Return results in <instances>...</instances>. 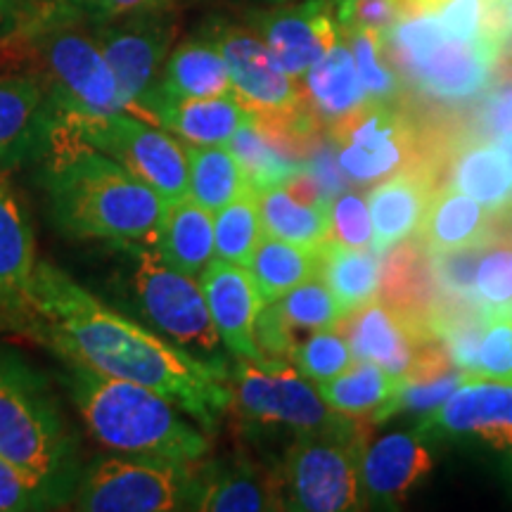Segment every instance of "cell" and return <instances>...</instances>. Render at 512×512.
<instances>
[{"label": "cell", "mask_w": 512, "mask_h": 512, "mask_svg": "<svg viewBox=\"0 0 512 512\" xmlns=\"http://www.w3.org/2000/svg\"><path fill=\"white\" fill-rule=\"evenodd\" d=\"M27 335L53 356L155 389L204 432L219 430L233 403L230 373L190 356L50 261L36 264Z\"/></svg>", "instance_id": "cell-1"}, {"label": "cell", "mask_w": 512, "mask_h": 512, "mask_svg": "<svg viewBox=\"0 0 512 512\" xmlns=\"http://www.w3.org/2000/svg\"><path fill=\"white\" fill-rule=\"evenodd\" d=\"M38 188L48 219L79 242L155 240L164 200L105 152L74 136L60 117L53 145L41 157Z\"/></svg>", "instance_id": "cell-2"}, {"label": "cell", "mask_w": 512, "mask_h": 512, "mask_svg": "<svg viewBox=\"0 0 512 512\" xmlns=\"http://www.w3.org/2000/svg\"><path fill=\"white\" fill-rule=\"evenodd\" d=\"M55 358L60 361L57 377L83 425L112 453L174 463H197L207 456V434L174 401L138 382L102 375L74 358Z\"/></svg>", "instance_id": "cell-3"}, {"label": "cell", "mask_w": 512, "mask_h": 512, "mask_svg": "<svg viewBox=\"0 0 512 512\" xmlns=\"http://www.w3.org/2000/svg\"><path fill=\"white\" fill-rule=\"evenodd\" d=\"M105 261L107 302L209 366L230 373L228 354L204 302L200 280L176 271L152 240L95 242Z\"/></svg>", "instance_id": "cell-4"}, {"label": "cell", "mask_w": 512, "mask_h": 512, "mask_svg": "<svg viewBox=\"0 0 512 512\" xmlns=\"http://www.w3.org/2000/svg\"><path fill=\"white\" fill-rule=\"evenodd\" d=\"M0 458L27 475L50 510L72 503L81 477L79 437L48 377L0 347Z\"/></svg>", "instance_id": "cell-5"}, {"label": "cell", "mask_w": 512, "mask_h": 512, "mask_svg": "<svg viewBox=\"0 0 512 512\" xmlns=\"http://www.w3.org/2000/svg\"><path fill=\"white\" fill-rule=\"evenodd\" d=\"M76 10L55 3L31 27L38 69L60 117H107L131 112L117 76L107 64L95 31L81 27Z\"/></svg>", "instance_id": "cell-6"}, {"label": "cell", "mask_w": 512, "mask_h": 512, "mask_svg": "<svg viewBox=\"0 0 512 512\" xmlns=\"http://www.w3.org/2000/svg\"><path fill=\"white\" fill-rule=\"evenodd\" d=\"M382 43L415 88L446 102L484 91L501 57V46L446 34L432 15L401 17L384 31Z\"/></svg>", "instance_id": "cell-7"}, {"label": "cell", "mask_w": 512, "mask_h": 512, "mask_svg": "<svg viewBox=\"0 0 512 512\" xmlns=\"http://www.w3.org/2000/svg\"><path fill=\"white\" fill-rule=\"evenodd\" d=\"M363 439L358 422L344 430L297 434L278 467L285 510L347 512L363 508Z\"/></svg>", "instance_id": "cell-8"}, {"label": "cell", "mask_w": 512, "mask_h": 512, "mask_svg": "<svg viewBox=\"0 0 512 512\" xmlns=\"http://www.w3.org/2000/svg\"><path fill=\"white\" fill-rule=\"evenodd\" d=\"M197 463H174L128 453L95 458L81 470L72 508L83 512L192 510L197 494Z\"/></svg>", "instance_id": "cell-9"}, {"label": "cell", "mask_w": 512, "mask_h": 512, "mask_svg": "<svg viewBox=\"0 0 512 512\" xmlns=\"http://www.w3.org/2000/svg\"><path fill=\"white\" fill-rule=\"evenodd\" d=\"M235 411L252 427H285L294 434L344 430L356 418L337 413L320 396L316 384L299 373L290 361H247L235 358L230 368Z\"/></svg>", "instance_id": "cell-10"}, {"label": "cell", "mask_w": 512, "mask_h": 512, "mask_svg": "<svg viewBox=\"0 0 512 512\" xmlns=\"http://www.w3.org/2000/svg\"><path fill=\"white\" fill-rule=\"evenodd\" d=\"M74 136L131 171L150 185L164 204L181 200L190 192L185 145L162 126L150 124L131 112L107 117H62Z\"/></svg>", "instance_id": "cell-11"}, {"label": "cell", "mask_w": 512, "mask_h": 512, "mask_svg": "<svg viewBox=\"0 0 512 512\" xmlns=\"http://www.w3.org/2000/svg\"><path fill=\"white\" fill-rule=\"evenodd\" d=\"M330 133L339 169L354 183L382 181L406 169L422 174L415 128L392 102L366 100Z\"/></svg>", "instance_id": "cell-12"}, {"label": "cell", "mask_w": 512, "mask_h": 512, "mask_svg": "<svg viewBox=\"0 0 512 512\" xmlns=\"http://www.w3.org/2000/svg\"><path fill=\"white\" fill-rule=\"evenodd\" d=\"M174 31L169 10L98 22L95 38L136 117H140V100L152 91L162 74L174 43Z\"/></svg>", "instance_id": "cell-13"}, {"label": "cell", "mask_w": 512, "mask_h": 512, "mask_svg": "<svg viewBox=\"0 0 512 512\" xmlns=\"http://www.w3.org/2000/svg\"><path fill=\"white\" fill-rule=\"evenodd\" d=\"M57 128L60 112L38 76H0V174L41 162Z\"/></svg>", "instance_id": "cell-14"}, {"label": "cell", "mask_w": 512, "mask_h": 512, "mask_svg": "<svg viewBox=\"0 0 512 512\" xmlns=\"http://www.w3.org/2000/svg\"><path fill=\"white\" fill-rule=\"evenodd\" d=\"M256 36L266 43L275 60L294 81L342 41L332 0H304L292 8H280L256 17Z\"/></svg>", "instance_id": "cell-15"}, {"label": "cell", "mask_w": 512, "mask_h": 512, "mask_svg": "<svg viewBox=\"0 0 512 512\" xmlns=\"http://www.w3.org/2000/svg\"><path fill=\"white\" fill-rule=\"evenodd\" d=\"M337 328L349 339L356 361H370L387 373L403 377L418 344L434 335L427 318L394 309L380 297L347 313Z\"/></svg>", "instance_id": "cell-16"}, {"label": "cell", "mask_w": 512, "mask_h": 512, "mask_svg": "<svg viewBox=\"0 0 512 512\" xmlns=\"http://www.w3.org/2000/svg\"><path fill=\"white\" fill-rule=\"evenodd\" d=\"M36 264L29 214L0 174V330L27 335Z\"/></svg>", "instance_id": "cell-17"}, {"label": "cell", "mask_w": 512, "mask_h": 512, "mask_svg": "<svg viewBox=\"0 0 512 512\" xmlns=\"http://www.w3.org/2000/svg\"><path fill=\"white\" fill-rule=\"evenodd\" d=\"M197 280H200L204 302L226 351L235 358H247L256 363L266 361L254 339L256 318L266 304L247 268L214 256Z\"/></svg>", "instance_id": "cell-18"}, {"label": "cell", "mask_w": 512, "mask_h": 512, "mask_svg": "<svg viewBox=\"0 0 512 512\" xmlns=\"http://www.w3.org/2000/svg\"><path fill=\"white\" fill-rule=\"evenodd\" d=\"M420 434H472L496 451H512V384L472 377L427 415Z\"/></svg>", "instance_id": "cell-19"}, {"label": "cell", "mask_w": 512, "mask_h": 512, "mask_svg": "<svg viewBox=\"0 0 512 512\" xmlns=\"http://www.w3.org/2000/svg\"><path fill=\"white\" fill-rule=\"evenodd\" d=\"M259 214L268 238L302 247H323L332 233V200L311 171H302L283 185L256 192Z\"/></svg>", "instance_id": "cell-20"}, {"label": "cell", "mask_w": 512, "mask_h": 512, "mask_svg": "<svg viewBox=\"0 0 512 512\" xmlns=\"http://www.w3.org/2000/svg\"><path fill=\"white\" fill-rule=\"evenodd\" d=\"M138 110L140 117L188 145H228L240 126L256 119L235 93L216 98H166L147 93Z\"/></svg>", "instance_id": "cell-21"}, {"label": "cell", "mask_w": 512, "mask_h": 512, "mask_svg": "<svg viewBox=\"0 0 512 512\" xmlns=\"http://www.w3.org/2000/svg\"><path fill=\"white\" fill-rule=\"evenodd\" d=\"M192 510L268 512L285 510L275 472H264L245 458L197 463V494Z\"/></svg>", "instance_id": "cell-22"}, {"label": "cell", "mask_w": 512, "mask_h": 512, "mask_svg": "<svg viewBox=\"0 0 512 512\" xmlns=\"http://www.w3.org/2000/svg\"><path fill=\"white\" fill-rule=\"evenodd\" d=\"M498 211L453 185H441L418 228V238L432 254L465 247H484L496 238Z\"/></svg>", "instance_id": "cell-23"}, {"label": "cell", "mask_w": 512, "mask_h": 512, "mask_svg": "<svg viewBox=\"0 0 512 512\" xmlns=\"http://www.w3.org/2000/svg\"><path fill=\"white\" fill-rule=\"evenodd\" d=\"M434 192L437 185L432 178L413 169L382 178V183L368 192L366 200L375 233L373 249L377 254L382 256L389 247L418 233Z\"/></svg>", "instance_id": "cell-24"}, {"label": "cell", "mask_w": 512, "mask_h": 512, "mask_svg": "<svg viewBox=\"0 0 512 512\" xmlns=\"http://www.w3.org/2000/svg\"><path fill=\"white\" fill-rule=\"evenodd\" d=\"M432 467V453L420 434H387L363 451V491L375 503H399Z\"/></svg>", "instance_id": "cell-25"}, {"label": "cell", "mask_w": 512, "mask_h": 512, "mask_svg": "<svg viewBox=\"0 0 512 512\" xmlns=\"http://www.w3.org/2000/svg\"><path fill=\"white\" fill-rule=\"evenodd\" d=\"M152 242L166 264L192 278H200L216 256L214 211L204 209L190 195L164 204Z\"/></svg>", "instance_id": "cell-26"}, {"label": "cell", "mask_w": 512, "mask_h": 512, "mask_svg": "<svg viewBox=\"0 0 512 512\" xmlns=\"http://www.w3.org/2000/svg\"><path fill=\"white\" fill-rule=\"evenodd\" d=\"M382 302L394 309L430 318L439 299L437 278H434L432 252L418 235L401 240L382 254L380 294Z\"/></svg>", "instance_id": "cell-27"}, {"label": "cell", "mask_w": 512, "mask_h": 512, "mask_svg": "<svg viewBox=\"0 0 512 512\" xmlns=\"http://www.w3.org/2000/svg\"><path fill=\"white\" fill-rule=\"evenodd\" d=\"M150 93L166 98H216L233 93L228 64L211 34L188 38L171 50Z\"/></svg>", "instance_id": "cell-28"}, {"label": "cell", "mask_w": 512, "mask_h": 512, "mask_svg": "<svg viewBox=\"0 0 512 512\" xmlns=\"http://www.w3.org/2000/svg\"><path fill=\"white\" fill-rule=\"evenodd\" d=\"M299 88L306 107L316 114L323 128H332L368 100L358 79L354 53L344 41L335 43L328 55L313 64L299 81Z\"/></svg>", "instance_id": "cell-29"}, {"label": "cell", "mask_w": 512, "mask_h": 512, "mask_svg": "<svg viewBox=\"0 0 512 512\" xmlns=\"http://www.w3.org/2000/svg\"><path fill=\"white\" fill-rule=\"evenodd\" d=\"M380 273L382 256L375 249L347 247L335 240L320 247V278L335 294L344 316L380 294Z\"/></svg>", "instance_id": "cell-30"}, {"label": "cell", "mask_w": 512, "mask_h": 512, "mask_svg": "<svg viewBox=\"0 0 512 512\" xmlns=\"http://www.w3.org/2000/svg\"><path fill=\"white\" fill-rule=\"evenodd\" d=\"M247 271L264 304H273L294 287L320 275V247L292 245V242L266 235L256 247Z\"/></svg>", "instance_id": "cell-31"}, {"label": "cell", "mask_w": 512, "mask_h": 512, "mask_svg": "<svg viewBox=\"0 0 512 512\" xmlns=\"http://www.w3.org/2000/svg\"><path fill=\"white\" fill-rule=\"evenodd\" d=\"M453 188L489 209L512 204V171L496 143H465L451 155Z\"/></svg>", "instance_id": "cell-32"}, {"label": "cell", "mask_w": 512, "mask_h": 512, "mask_svg": "<svg viewBox=\"0 0 512 512\" xmlns=\"http://www.w3.org/2000/svg\"><path fill=\"white\" fill-rule=\"evenodd\" d=\"M406 384V377L387 373L370 361H354L351 366L330 380L318 382L316 389L337 413L361 418L373 415L387 406Z\"/></svg>", "instance_id": "cell-33"}, {"label": "cell", "mask_w": 512, "mask_h": 512, "mask_svg": "<svg viewBox=\"0 0 512 512\" xmlns=\"http://www.w3.org/2000/svg\"><path fill=\"white\" fill-rule=\"evenodd\" d=\"M228 147L238 157L249 188L254 192L283 185L306 169L302 159L294 155L290 147L280 143L266 126H261L259 119L240 126L238 133L230 138Z\"/></svg>", "instance_id": "cell-34"}, {"label": "cell", "mask_w": 512, "mask_h": 512, "mask_svg": "<svg viewBox=\"0 0 512 512\" xmlns=\"http://www.w3.org/2000/svg\"><path fill=\"white\" fill-rule=\"evenodd\" d=\"M188 195L204 209L219 211L249 190L247 176L228 145H188Z\"/></svg>", "instance_id": "cell-35"}, {"label": "cell", "mask_w": 512, "mask_h": 512, "mask_svg": "<svg viewBox=\"0 0 512 512\" xmlns=\"http://www.w3.org/2000/svg\"><path fill=\"white\" fill-rule=\"evenodd\" d=\"M264 238L266 233L259 214V200L252 188L214 214L216 259L247 268Z\"/></svg>", "instance_id": "cell-36"}, {"label": "cell", "mask_w": 512, "mask_h": 512, "mask_svg": "<svg viewBox=\"0 0 512 512\" xmlns=\"http://www.w3.org/2000/svg\"><path fill=\"white\" fill-rule=\"evenodd\" d=\"M356 361L349 339L339 328L313 330L297 342L290 363L313 384L344 373Z\"/></svg>", "instance_id": "cell-37"}, {"label": "cell", "mask_w": 512, "mask_h": 512, "mask_svg": "<svg viewBox=\"0 0 512 512\" xmlns=\"http://www.w3.org/2000/svg\"><path fill=\"white\" fill-rule=\"evenodd\" d=\"M275 304H278L280 313L297 335H302V332L309 335V332L323 328H337L344 316L335 294L330 292V287L325 285L320 275L294 287Z\"/></svg>", "instance_id": "cell-38"}, {"label": "cell", "mask_w": 512, "mask_h": 512, "mask_svg": "<svg viewBox=\"0 0 512 512\" xmlns=\"http://www.w3.org/2000/svg\"><path fill=\"white\" fill-rule=\"evenodd\" d=\"M347 34L366 98L375 102H392L401 83L392 67L382 60V34L375 29H351Z\"/></svg>", "instance_id": "cell-39"}, {"label": "cell", "mask_w": 512, "mask_h": 512, "mask_svg": "<svg viewBox=\"0 0 512 512\" xmlns=\"http://www.w3.org/2000/svg\"><path fill=\"white\" fill-rule=\"evenodd\" d=\"M475 375L465 373V370L453 368L451 373L437 377L432 382H406L399 389V394L394 396L387 406H382L373 418V422H384L399 413H434L437 408L444 406V401L451 396L460 384L472 380Z\"/></svg>", "instance_id": "cell-40"}, {"label": "cell", "mask_w": 512, "mask_h": 512, "mask_svg": "<svg viewBox=\"0 0 512 512\" xmlns=\"http://www.w3.org/2000/svg\"><path fill=\"white\" fill-rule=\"evenodd\" d=\"M475 375L484 380L512 384V316L505 311L494 313L486 325L482 344L477 351Z\"/></svg>", "instance_id": "cell-41"}, {"label": "cell", "mask_w": 512, "mask_h": 512, "mask_svg": "<svg viewBox=\"0 0 512 512\" xmlns=\"http://www.w3.org/2000/svg\"><path fill=\"white\" fill-rule=\"evenodd\" d=\"M373 219L366 197L356 192H339L332 200L330 240L356 249H373Z\"/></svg>", "instance_id": "cell-42"}, {"label": "cell", "mask_w": 512, "mask_h": 512, "mask_svg": "<svg viewBox=\"0 0 512 512\" xmlns=\"http://www.w3.org/2000/svg\"><path fill=\"white\" fill-rule=\"evenodd\" d=\"M482 247L453 249V252L432 254L434 278L441 297L451 299H477L475 271Z\"/></svg>", "instance_id": "cell-43"}, {"label": "cell", "mask_w": 512, "mask_h": 512, "mask_svg": "<svg viewBox=\"0 0 512 512\" xmlns=\"http://www.w3.org/2000/svg\"><path fill=\"white\" fill-rule=\"evenodd\" d=\"M337 22L344 31L375 29L384 34L403 17L401 0H335Z\"/></svg>", "instance_id": "cell-44"}, {"label": "cell", "mask_w": 512, "mask_h": 512, "mask_svg": "<svg viewBox=\"0 0 512 512\" xmlns=\"http://www.w3.org/2000/svg\"><path fill=\"white\" fill-rule=\"evenodd\" d=\"M29 510H50V505L27 475L0 458V512Z\"/></svg>", "instance_id": "cell-45"}, {"label": "cell", "mask_w": 512, "mask_h": 512, "mask_svg": "<svg viewBox=\"0 0 512 512\" xmlns=\"http://www.w3.org/2000/svg\"><path fill=\"white\" fill-rule=\"evenodd\" d=\"M174 0H93L91 17L95 22H112V19L140 15V12L169 10Z\"/></svg>", "instance_id": "cell-46"}, {"label": "cell", "mask_w": 512, "mask_h": 512, "mask_svg": "<svg viewBox=\"0 0 512 512\" xmlns=\"http://www.w3.org/2000/svg\"><path fill=\"white\" fill-rule=\"evenodd\" d=\"M484 124L496 140L512 136V79L491 93L484 110Z\"/></svg>", "instance_id": "cell-47"}, {"label": "cell", "mask_w": 512, "mask_h": 512, "mask_svg": "<svg viewBox=\"0 0 512 512\" xmlns=\"http://www.w3.org/2000/svg\"><path fill=\"white\" fill-rule=\"evenodd\" d=\"M29 0H0V27L17 22L27 12Z\"/></svg>", "instance_id": "cell-48"}, {"label": "cell", "mask_w": 512, "mask_h": 512, "mask_svg": "<svg viewBox=\"0 0 512 512\" xmlns=\"http://www.w3.org/2000/svg\"><path fill=\"white\" fill-rule=\"evenodd\" d=\"M57 5H64V8H72L76 12H88L91 15L93 0H53Z\"/></svg>", "instance_id": "cell-49"}, {"label": "cell", "mask_w": 512, "mask_h": 512, "mask_svg": "<svg viewBox=\"0 0 512 512\" xmlns=\"http://www.w3.org/2000/svg\"><path fill=\"white\" fill-rule=\"evenodd\" d=\"M496 145L501 147V152L505 155V162H508L510 171H512V136H505V138H498Z\"/></svg>", "instance_id": "cell-50"}, {"label": "cell", "mask_w": 512, "mask_h": 512, "mask_svg": "<svg viewBox=\"0 0 512 512\" xmlns=\"http://www.w3.org/2000/svg\"><path fill=\"white\" fill-rule=\"evenodd\" d=\"M503 17H505V38L512 34V0H503Z\"/></svg>", "instance_id": "cell-51"}, {"label": "cell", "mask_w": 512, "mask_h": 512, "mask_svg": "<svg viewBox=\"0 0 512 512\" xmlns=\"http://www.w3.org/2000/svg\"><path fill=\"white\" fill-rule=\"evenodd\" d=\"M503 311H505V313H510V316H512V304L508 306V309H503Z\"/></svg>", "instance_id": "cell-52"}]
</instances>
